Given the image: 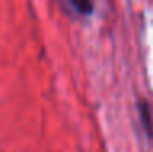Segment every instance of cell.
Here are the masks:
<instances>
[{"mask_svg":"<svg viewBox=\"0 0 153 152\" xmlns=\"http://www.w3.org/2000/svg\"><path fill=\"white\" fill-rule=\"evenodd\" d=\"M72 7L76 10L78 13H83V15H90V12L93 10L91 3H86V2H72Z\"/></svg>","mask_w":153,"mask_h":152,"instance_id":"obj_1","label":"cell"}]
</instances>
